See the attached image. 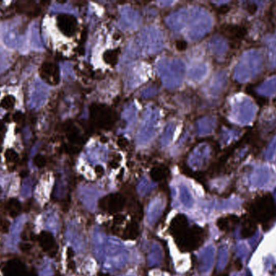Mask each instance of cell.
Instances as JSON below:
<instances>
[{
	"instance_id": "6da1fadb",
	"label": "cell",
	"mask_w": 276,
	"mask_h": 276,
	"mask_svg": "<svg viewBox=\"0 0 276 276\" xmlns=\"http://www.w3.org/2000/svg\"><path fill=\"white\" fill-rule=\"evenodd\" d=\"M247 216L253 219L265 231L270 229L276 220V204L271 194L261 192L252 196L245 203Z\"/></svg>"
},
{
	"instance_id": "7a4b0ae2",
	"label": "cell",
	"mask_w": 276,
	"mask_h": 276,
	"mask_svg": "<svg viewBox=\"0 0 276 276\" xmlns=\"http://www.w3.org/2000/svg\"><path fill=\"white\" fill-rule=\"evenodd\" d=\"M0 37L8 49L23 51L27 47V36L20 34L16 23H7L0 26Z\"/></svg>"
},
{
	"instance_id": "3957f363",
	"label": "cell",
	"mask_w": 276,
	"mask_h": 276,
	"mask_svg": "<svg viewBox=\"0 0 276 276\" xmlns=\"http://www.w3.org/2000/svg\"><path fill=\"white\" fill-rule=\"evenodd\" d=\"M49 94V88L39 78L33 79L30 84L29 92V106L30 108L35 110L44 106Z\"/></svg>"
},
{
	"instance_id": "277c9868",
	"label": "cell",
	"mask_w": 276,
	"mask_h": 276,
	"mask_svg": "<svg viewBox=\"0 0 276 276\" xmlns=\"http://www.w3.org/2000/svg\"><path fill=\"white\" fill-rule=\"evenodd\" d=\"M3 274L4 276H33L25 265L17 259L7 262L3 268Z\"/></svg>"
},
{
	"instance_id": "5b68a950",
	"label": "cell",
	"mask_w": 276,
	"mask_h": 276,
	"mask_svg": "<svg viewBox=\"0 0 276 276\" xmlns=\"http://www.w3.org/2000/svg\"><path fill=\"white\" fill-rule=\"evenodd\" d=\"M27 46L33 51H43L42 41L40 34L39 24L33 21L29 28L27 35Z\"/></svg>"
},
{
	"instance_id": "8992f818",
	"label": "cell",
	"mask_w": 276,
	"mask_h": 276,
	"mask_svg": "<svg viewBox=\"0 0 276 276\" xmlns=\"http://www.w3.org/2000/svg\"><path fill=\"white\" fill-rule=\"evenodd\" d=\"M124 204L125 199L122 196L113 194L101 201V208H105L110 212H116L122 209Z\"/></svg>"
},
{
	"instance_id": "52a82bcc",
	"label": "cell",
	"mask_w": 276,
	"mask_h": 276,
	"mask_svg": "<svg viewBox=\"0 0 276 276\" xmlns=\"http://www.w3.org/2000/svg\"><path fill=\"white\" fill-rule=\"evenodd\" d=\"M240 219L237 216L229 215L218 219L217 225L222 231L231 232L235 229Z\"/></svg>"
},
{
	"instance_id": "ba28073f",
	"label": "cell",
	"mask_w": 276,
	"mask_h": 276,
	"mask_svg": "<svg viewBox=\"0 0 276 276\" xmlns=\"http://www.w3.org/2000/svg\"><path fill=\"white\" fill-rule=\"evenodd\" d=\"M40 245L45 252L52 253L56 250V242L53 235L49 232H43L38 237Z\"/></svg>"
},
{
	"instance_id": "9c48e42d",
	"label": "cell",
	"mask_w": 276,
	"mask_h": 276,
	"mask_svg": "<svg viewBox=\"0 0 276 276\" xmlns=\"http://www.w3.org/2000/svg\"><path fill=\"white\" fill-rule=\"evenodd\" d=\"M258 224L251 217L245 215L241 219V237L248 238L252 237L256 231Z\"/></svg>"
},
{
	"instance_id": "30bf717a",
	"label": "cell",
	"mask_w": 276,
	"mask_h": 276,
	"mask_svg": "<svg viewBox=\"0 0 276 276\" xmlns=\"http://www.w3.org/2000/svg\"><path fill=\"white\" fill-rule=\"evenodd\" d=\"M17 103V99L14 94H8L3 96L0 100V108L4 110H10L15 108Z\"/></svg>"
},
{
	"instance_id": "8fae6325",
	"label": "cell",
	"mask_w": 276,
	"mask_h": 276,
	"mask_svg": "<svg viewBox=\"0 0 276 276\" xmlns=\"http://www.w3.org/2000/svg\"><path fill=\"white\" fill-rule=\"evenodd\" d=\"M6 208L12 217H16L21 211V205L17 199L12 198L7 203Z\"/></svg>"
},
{
	"instance_id": "7c38bea8",
	"label": "cell",
	"mask_w": 276,
	"mask_h": 276,
	"mask_svg": "<svg viewBox=\"0 0 276 276\" xmlns=\"http://www.w3.org/2000/svg\"><path fill=\"white\" fill-rule=\"evenodd\" d=\"M11 64V57L5 51L0 49V73L4 72Z\"/></svg>"
},
{
	"instance_id": "4fadbf2b",
	"label": "cell",
	"mask_w": 276,
	"mask_h": 276,
	"mask_svg": "<svg viewBox=\"0 0 276 276\" xmlns=\"http://www.w3.org/2000/svg\"><path fill=\"white\" fill-rule=\"evenodd\" d=\"M181 200L187 208H191L192 206V198H191V194H189L187 189L184 188L181 190Z\"/></svg>"
},
{
	"instance_id": "5bb4252c",
	"label": "cell",
	"mask_w": 276,
	"mask_h": 276,
	"mask_svg": "<svg viewBox=\"0 0 276 276\" xmlns=\"http://www.w3.org/2000/svg\"><path fill=\"white\" fill-rule=\"evenodd\" d=\"M5 157H6L7 161L8 163L15 162L18 157L17 153L15 150H12V149H8V150H7L6 153H5Z\"/></svg>"
},
{
	"instance_id": "9a60e30c",
	"label": "cell",
	"mask_w": 276,
	"mask_h": 276,
	"mask_svg": "<svg viewBox=\"0 0 276 276\" xmlns=\"http://www.w3.org/2000/svg\"><path fill=\"white\" fill-rule=\"evenodd\" d=\"M9 229V223L7 221L6 219H0V231L7 233Z\"/></svg>"
},
{
	"instance_id": "2e32d148",
	"label": "cell",
	"mask_w": 276,
	"mask_h": 276,
	"mask_svg": "<svg viewBox=\"0 0 276 276\" xmlns=\"http://www.w3.org/2000/svg\"><path fill=\"white\" fill-rule=\"evenodd\" d=\"M44 162H45V160L41 157H37V160H36V164L38 167L44 166V164H45Z\"/></svg>"
}]
</instances>
